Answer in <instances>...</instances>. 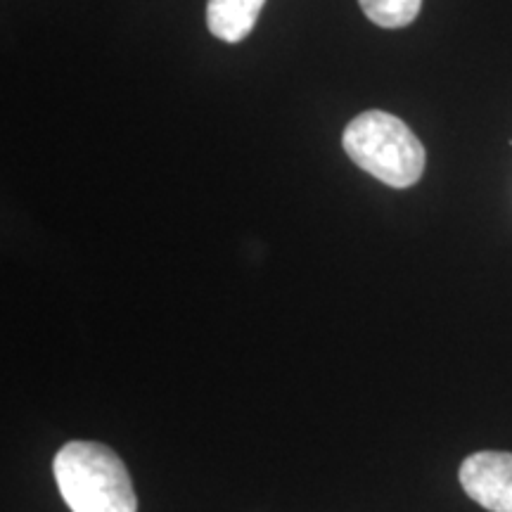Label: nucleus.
<instances>
[{"instance_id": "nucleus-2", "label": "nucleus", "mask_w": 512, "mask_h": 512, "mask_svg": "<svg viewBox=\"0 0 512 512\" xmlns=\"http://www.w3.org/2000/svg\"><path fill=\"white\" fill-rule=\"evenodd\" d=\"M351 162L389 188H411L425 171V147L399 117L368 110L351 121L342 138Z\"/></svg>"}, {"instance_id": "nucleus-4", "label": "nucleus", "mask_w": 512, "mask_h": 512, "mask_svg": "<svg viewBox=\"0 0 512 512\" xmlns=\"http://www.w3.org/2000/svg\"><path fill=\"white\" fill-rule=\"evenodd\" d=\"M266 0H207V27L226 43H240L252 34Z\"/></svg>"}, {"instance_id": "nucleus-1", "label": "nucleus", "mask_w": 512, "mask_h": 512, "mask_svg": "<svg viewBox=\"0 0 512 512\" xmlns=\"http://www.w3.org/2000/svg\"><path fill=\"white\" fill-rule=\"evenodd\" d=\"M57 489L72 512H136L124 460L98 441H69L53 460Z\"/></svg>"}, {"instance_id": "nucleus-5", "label": "nucleus", "mask_w": 512, "mask_h": 512, "mask_svg": "<svg viewBox=\"0 0 512 512\" xmlns=\"http://www.w3.org/2000/svg\"><path fill=\"white\" fill-rule=\"evenodd\" d=\"M370 22L384 29H401L415 22L422 0H358Z\"/></svg>"}, {"instance_id": "nucleus-3", "label": "nucleus", "mask_w": 512, "mask_h": 512, "mask_svg": "<svg viewBox=\"0 0 512 512\" xmlns=\"http://www.w3.org/2000/svg\"><path fill=\"white\" fill-rule=\"evenodd\" d=\"M460 484L489 512H512V453L479 451L460 465Z\"/></svg>"}]
</instances>
